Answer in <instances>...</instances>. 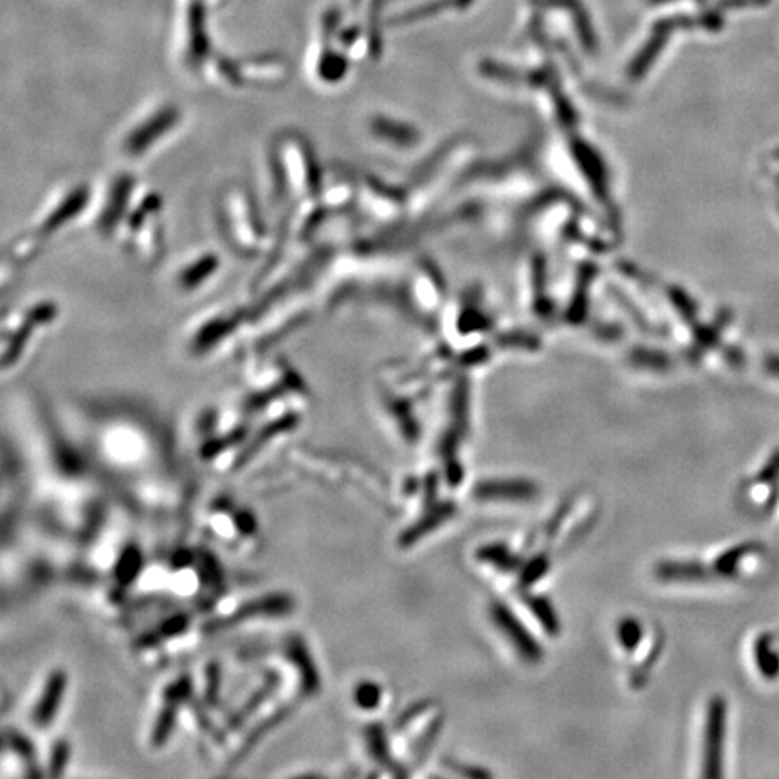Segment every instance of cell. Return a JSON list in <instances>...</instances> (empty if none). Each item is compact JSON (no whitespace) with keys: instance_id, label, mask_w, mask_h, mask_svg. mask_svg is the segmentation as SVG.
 Masks as SVG:
<instances>
[{"instance_id":"cell-1","label":"cell","mask_w":779,"mask_h":779,"mask_svg":"<svg viewBox=\"0 0 779 779\" xmlns=\"http://www.w3.org/2000/svg\"><path fill=\"white\" fill-rule=\"evenodd\" d=\"M181 112L175 105H159L141 114L139 120L130 125L121 138V150L127 156L139 157L148 154L163 139L174 132L179 125Z\"/></svg>"},{"instance_id":"cell-2","label":"cell","mask_w":779,"mask_h":779,"mask_svg":"<svg viewBox=\"0 0 779 779\" xmlns=\"http://www.w3.org/2000/svg\"><path fill=\"white\" fill-rule=\"evenodd\" d=\"M725 722H727V704L724 698H713L707 709L706 743H704L706 778H720L724 774L722 763H724Z\"/></svg>"},{"instance_id":"cell-3","label":"cell","mask_w":779,"mask_h":779,"mask_svg":"<svg viewBox=\"0 0 779 779\" xmlns=\"http://www.w3.org/2000/svg\"><path fill=\"white\" fill-rule=\"evenodd\" d=\"M87 190L85 186L74 184L69 192L62 193L60 197L56 195L55 201L49 202L46 210L42 211V219L38 222V237H51L58 233L64 224L74 219V213H78L83 202L87 201Z\"/></svg>"},{"instance_id":"cell-4","label":"cell","mask_w":779,"mask_h":779,"mask_svg":"<svg viewBox=\"0 0 779 779\" xmlns=\"http://www.w3.org/2000/svg\"><path fill=\"white\" fill-rule=\"evenodd\" d=\"M491 614H493L496 626L507 635L509 641L513 642L514 648L522 655L523 659L534 660V662L540 659V644L532 641L529 632L523 628L522 624L516 621V617L504 605L493 606Z\"/></svg>"},{"instance_id":"cell-5","label":"cell","mask_w":779,"mask_h":779,"mask_svg":"<svg viewBox=\"0 0 779 779\" xmlns=\"http://www.w3.org/2000/svg\"><path fill=\"white\" fill-rule=\"evenodd\" d=\"M536 489L529 482H516V480H495V482H482L475 487V496L482 500H527L532 498Z\"/></svg>"},{"instance_id":"cell-6","label":"cell","mask_w":779,"mask_h":779,"mask_svg":"<svg viewBox=\"0 0 779 779\" xmlns=\"http://www.w3.org/2000/svg\"><path fill=\"white\" fill-rule=\"evenodd\" d=\"M219 269V258L211 257L202 253L201 257L192 258V262L184 264L177 276V282L183 287L184 293L195 291L197 285H204V282L213 276V273Z\"/></svg>"},{"instance_id":"cell-7","label":"cell","mask_w":779,"mask_h":779,"mask_svg":"<svg viewBox=\"0 0 779 779\" xmlns=\"http://www.w3.org/2000/svg\"><path fill=\"white\" fill-rule=\"evenodd\" d=\"M754 657L761 675L767 680L778 679L779 677V653L772 650V637L769 633L761 635L760 639L754 644Z\"/></svg>"},{"instance_id":"cell-8","label":"cell","mask_w":779,"mask_h":779,"mask_svg":"<svg viewBox=\"0 0 779 779\" xmlns=\"http://www.w3.org/2000/svg\"><path fill=\"white\" fill-rule=\"evenodd\" d=\"M657 576L666 581H704L709 579V572L698 563H668L660 565Z\"/></svg>"},{"instance_id":"cell-9","label":"cell","mask_w":779,"mask_h":779,"mask_svg":"<svg viewBox=\"0 0 779 779\" xmlns=\"http://www.w3.org/2000/svg\"><path fill=\"white\" fill-rule=\"evenodd\" d=\"M761 549V545L758 543H743L738 547H733L731 550H727L725 554H722L718 560H716L715 567L718 570V574H724V576H731L734 574V570L738 569L740 561L747 556H751L754 552H758Z\"/></svg>"},{"instance_id":"cell-10","label":"cell","mask_w":779,"mask_h":779,"mask_svg":"<svg viewBox=\"0 0 779 779\" xmlns=\"http://www.w3.org/2000/svg\"><path fill=\"white\" fill-rule=\"evenodd\" d=\"M480 558L482 560L491 561L496 567H500L502 570H511L514 565L513 554L504 547H487V549L480 552Z\"/></svg>"},{"instance_id":"cell-11","label":"cell","mask_w":779,"mask_h":779,"mask_svg":"<svg viewBox=\"0 0 779 779\" xmlns=\"http://www.w3.org/2000/svg\"><path fill=\"white\" fill-rule=\"evenodd\" d=\"M531 605L532 612H536L543 626L549 632H558V619H556V614L550 610L549 603L543 601V599H534V601H531Z\"/></svg>"},{"instance_id":"cell-12","label":"cell","mask_w":779,"mask_h":779,"mask_svg":"<svg viewBox=\"0 0 779 779\" xmlns=\"http://www.w3.org/2000/svg\"><path fill=\"white\" fill-rule=\"evenodd\" d=\"M619 639L623 642L624 648L632 650L633 646H637V642L641 641V626L628 619L626 623L619 626Z\"/></svg>"},{"instance_id":"cell-13","label":"cell","mask_w":779,"mask_h":779,"mask_svg":"<svg viewBox=\"0 0 779 779\" xmlns=\"http://www.w3.org/2000/svg\"><path fill=\"white\" fill-rule=\"evenodd\" d=\"M779 478V451H776L772 455V459L769 460V464L765 468L761 469L760 475H758V482L760 484H772Z\"/></svg>"},{"instance_id":"cell-14","label":"cell","mask_w":779,"mask_h":779,"mask_svg":"<svg viewBox=\"0 0 779 779\" xmlns=\"http://www.w3.org/2000/svg\"><path fill=\"white\" fill-rule=\"evenodd\" d=\"M767 367H769L770 372H772L774 376L779 377V358H770Z\"/></svg>"}]
</instances>
